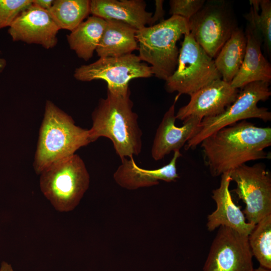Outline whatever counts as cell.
<instances>
[{"label":"cell","mask_w":271,"mask_h":271,"mask_svg":"<svg viewBox=\"0 0 271 271\" xmlns=\"http://www.w3.org/2000/svg\"><path fill=\"white\" fill-rule=\"evenodd\" d=\"M190 33L188 21L172 16L151 26L137 30L139 57L151 65L153 75L166 80L175 71L179 50L177 42Z\"/></svg>","instance_id":"277c9868"},{"label":"cell","mask_w":271,"mask_h":271,"mask_svg":"<svg viewBox=\"0 0 271 271\" xmlns=\"http://www.w3.org/2000/svg\"><path fill=\"white\" fill-rule=\"evenodd\" d=\"M0 271H14V270L11 264L3 261L1 264Z\"/></svg>","instance_id":"f1b7e54d"},{"label":"cell","mask_w":271,"mask_h":271,"mask_svg":"<svg viewBox=\"0 0 271 271\" xmlns=\"http://www.w3.org/2000/svg\"><path fill=\"white\" fill-rule=\"evenodd\" d=\"M130 95L129 89H107L106 97L99 99L91 114L92 124L88 129L92 143L100 137L109 139L120 160L139 156L143 146V132Z\"/></svg>","instance_id":"7a4b0ae2"},{"label":"cell","mask_w":271,"mask_h":271,"mask_svg":"<svg viewBox=\"0 0 271 271\" xmlns=\"http://www.w3.org/2000/svg\"><path fill=\"white\" fill-rule=\"evenodd\" d=\"M246 20L248 22L244 32L246 38L245 56L239 71L230 83L231 86L236 89L255 81L270 83L271 80L270 64L261 50L262 35L253 21Z\"/></svg>","instance_id":"2e32d148"},{"label":"cell","mask_w":271,"mask_h":271,"mask_svg":"<svg viewBox=\"0 0 271 271\" xmlns=\"http://www.w3.org/2000/svg\"><path fill=\"white\" fill-rule=\"evenodd\" d=\"M190 33L213 59L238 28L233 9L225 1H209L189 21Z\"/></svg>","instance_id":"ba28073f"},{"label":"cell","mask_w":271,"mask_h":271,"mask_svg":"<svg viewBox=\"0 0 271 271\" xmlns=\"http://www.w3.org/2000/svg\"><path fill=\"white\" fill-rule=\"evenodd\" d=\"M213 176L229 173L249 161L266 159L271 145V128L242 120L223 127L200 144Z\"/></svg>","instance_id":"6da1fadb"},{"label":"cell","mask_w":271,"mask_h":271,"mask_svg":"<svg viewBox=\"0 0 271 271\" xmlns=\"http://www.w3.org/2000/svg\"><path fill=\"white\" fill-rule=\"evenodd\" d=\"M96 50L101 57H117L132 53L138 50L136 38L137 30L122 22L108 20Z\"/></svg>","instance_id":"d6986e66"},{"label":"cell","mask_w":271,"mask_h":271,"mask_svg":"<svg viewBox=\"0 0 271 271\" xmlns=\"http://www.w3.org/2000/svg\"><path fill=\"white\" fill-rule=\"evenodd\" d=\"M91 143L88 129L76 125L70 115L47 100L33 163L35 172L40 175L52 164Z\"/></svg>","instance_id":"3957f363"},{"label":"cell","mask_w":271,"mask_h":271,"mask_svg":"<svg viewBox=\"0 0 271 271\" xmlns=\"http://www.w3.org/2000/svg\"><path fill=\"white\" fill-rule=\"evenodd\" d=\"M221 79L214 60L189 33L184 35L177 68L165 81L167 92L191 95L214 80Z\"/></svg>","instance_id":"52a82bcc"},{"label":"cell","mask_w":271,"mask_h":271,"mask_svg":"<svg viewBox=\"0 0 271 271\" xmlns=\"http://www.w3.org/2000/svg\"><path fill=\"white\" fill-rule=\"evenodd\" d=\"M205 3V0H171L169 13L172 16L181 17L188 21Z\"/></svg>","instance_id":"484cf974"},{"label":"cell","mask_w":271,"mask_h":271,"mask_svg":"<svg viewBox=\"0 0 271 271\" xmlns=\"http://www.w3.org/2000/svg\"><path fill=\"white\" fill-rule=\"evenodd\" d=\"M59 30L48 11L32 4L16 18L8 33L14 41L38 44L50 49L57 44Z\"/></svg>","instance_id":"7c38bea8"},{"label":"cell","mask_w":271,"mask_h":271,"mask_svg":"<svg viewBox=\"0 0 271 271\" xmlns=\"http://www.w3.org/2000/svg\"><path fill=\"white\" fill-rule=\"evenodd\" d=\"M253 271H271V270L263 268L261 266H259L257 268L254 269Z\"/></svg>","instance_id":"f546056e"},{"label":"cell","mask_w":271,"mask_h":271,"mask_svg":"<svg viewBox=\"0 0 271 271\" xmlns=\"http://www.w3.org/2000/svg\"><path fill=\"white\" fill-rule=\"evenodd\" d=\"M40 188L55 210L68 212L79 205L90 184L83 160L74 154L55 162L40 174Z\"/></svg>","instance_id":"5b68a950"},{"label":"cell","mask_w":271,"mask_h":271,"mask_svg":"<svg viewBox=\"0 0 271 271\" xmlns=\"http://www.w3.org/2000/svg\"><path fill=\"white\" fill-rule=\"evenodd\" d=\"M33 0H0V29L10 27Z\"/></svg>","instance_id":"d4e9b609"},{"label":"cell","mask_w":271,"mask_h":271,"mask_svg":"<svg viewBox=\"0 0 271 271\" xmlns=\"http://www.w3.org/2000/svg\"><path fill=\"white\" fill-rule=\"evenodd\" d=\"M269 84L264 81H255L241 88L234 101L222 113L202 119L196 133L185 144V149H195L215 132L242 120L251 118L265 122L270 120L271 113L268 109L257 106L259 101H264L270 96Z\"/></svg>","instance_id":"8992f818"},{"label":"cell","mask_w":271,"mask_h":271,"mask_svg":"<svg viewBox=\"0 0 271 271\" xmlns=\"http://www.w3.org/2000/svg\"><path fill=\"white\" fill-rule=\"evenodd\" d=\"M89 0H54L48 11L60 30L72 31L90 14Z\"/></svg>","instance_id":"7402d4cb"},{"label":"cell","mask_w":271,"mask_h":271,"mask_svg":"<svg viewBox=\"0 0 271 271\" xmlns=\"http://www.w3.org/2000/svg\"><path fill=\"white\" fill-rule=\"evenodd\" d=\"M5 63L3 61V59H0V71L2 70L3 68L5 66Z\"/></svg>","instance_id":"4dcf8cb0"},{"label":"cell","mask_w":271,"mask_h":271,"mask_svg":"<svg viewBox=\"0 0 271 271\" xmlns=\"http://www.w3.org/2000/svg\"><path fill=\"white\" fill-rule=\"evenodd\" d=\"M250 12L244 16L246 19L253 21L260 31L266 51L271 50V1L270 0L249 1Z\"/></svg>","instance_id":"cb8c5ba5"},{"label":"cell","mask_w":271,"mask_h":271,"mask_svg":"<svg viewBox=\"0 0 271 271\" xmlns=\"http://www.w3.org/2000/svg\"><path fill=\"white\" fill-rule=\"evenodd\" d=\"M229 175L236 184L233 191L245 204L243 213L248 223L255 225L271 214V177L264 165L244 164Z\"/></svg>","instance_id":"9c48e42d"},{"label":"cell","mask_w":271,"mask_h":271,"mask_svg":"<svg viewBox=\"0 0 271 271\" xmlns=\"http://www.w3.org/2000/svg\"><path fill=\"white\" fill-rule=\"evenodd\" d=\"M53 2V0H33L32 4L48 11L52 6Z\"/></svg>","instance_id":"83f0119b"},{"label":"cell","mask_w":271,"mask_h":271,"mask_svg":"<svg viewBox=\"0 0 271 271\" xmlns=\"http://www.w3.org/2000/svg\"><path fill=\"white\" fill-rule=\"evenodd\" d=\"M248 235L224 226L219 227L203 271H253Z\"/></svg>","instance_id":"8fae6325"},{"label":"cell","mask_w":271,"mask_h":271,"mask_svg":"<svg viewBox=\"0 0 271 271\" xmlns=\"http://www.w3.org/2000/svg\"><path fill=\"white\" fill-rule=\"evenodd\" d=\"M246 38L237 28L215 57L214 63L221 79L230 83L239 71L245 54Z\"/></svg>","instance_id":"44dd1931"},{"label":"cell","mask_w":271,"mask_h":271,"mask_svg":"<svg viewBox=\"0 0 271 271\" xmlns=\"http://www.w3.org/2000/svg\"><path fill=\"white\" fill-rule=\"evenodd\" d=\"M252 254L260 266L271 270V214L262 218L248 236Z\"/></svg>","instance_id":"603a6c76"},{"label":"cell","mask_w":271,"mask_h":271,"mask_svg":"<svg viewBox=\"0 0 271 271\" xmlns=\"http://www.w3.org/2000/svg\"><path fill=\"white\" fill-rule=\"evenodd\" d=\"M181 155L180 151L174 152L168 164L154 170L139 167L133 157L123 158L113 174V179L119 186L129 190L157 185L159 180L167 182L175 181L179 177L176 165L178 159Z\"/></svg>","instance_id":"9a60e30c"},{"label":"cell","mask_w":271,"mask_h":271,"mask_svg":"<svg viewBox=\"0 0 271 271\" xmlns=\"http://www.w3.org/2000/svg\"><path fill=\"white\" fill-rule=\"evenodd\" d=\"M220 176L219 186L212 191V198L216 203V208L207 217V229L211 231L224 226L248 236L255 225L246 221L240 207L232 199L229 191L231 182L229 173Z\"/></svg>","instance_id":"e0dca14e"},{"label":"cell","mask_w":271,"mask_h":271,"mask_svg":"<svg viewBox=\"0 0 271 271\" xmlns=\"http://www.w3.org/2000/svg\"><path fill=\"white\" fill-rule=\"evenodd\" d=\"M178 98L177 95L157 129L151 148V156L155 161L163 159L172 152L180 151L196 133L202 120L199 117L190 116L183 121L182 126H177L175 104Z\"/></svg>","instance_id":"5bb4252c"},{"label":"cell","mask_w":271,"mask_h":271,"mask_svg":"<svg viewBox=\"0 0 271 271\" xmlns=\"http://www.w3.org/2000/svg\"><path fill=\"white\" fill-rule=\"evenodd\" d=\"M106 23L105 20L92 16L67 35L70 48L75 52L79 58L87 61L92 57L100 41Z\"/></svg>","instance_id":"ffe728a7"},{"label":"cell","mask_w":271,"mask_h":271,"mask_svg":"<svg viewBox=\"0 0 271 271\" xmlns=\"http://www.w3.org/2000/svg\"><path fill=\"white\" fill-rule=\"evenodd\" d=\"M75 79L83 82L101 79L107 83V89L123 91L129 88V82L135 78L153 76L151 66L138 55L131 53L120 56L99 58L96 61L76 68Z\"/></svg>","instance_id":"30bf717a"},{"label":"cell","mask_w":271,"mask_h":271,"mask_svg":"<svg viewBox=\"0 0 271 271\" xmlns=\"http://www.w3.org/2000/svg\"><path fill=\"white\" fill-rule=\"evenodd\" d=\"M164 1L156 0L155 1L156 10L154 14L152 16V26L158 21L160 22L164 20L163 18L165 15V11L163 8Z\"/></svg>","instance_id":"4316f807"},{"label":"cell","mask_w":271,"mask_h":271,"mask_svg":"<svg viewBox=\"0 0 271 271\" xmlns=\"http://www.w3.org/2000/svg\"><path fill=\"white\" fill-rule=\"evenodd\" d=\"M238 89L222 79L213 81L190 95V100L176 114L177 119L184 121L190 116L202 119L222 113L236 99Z\"/></svg>","instance_id":"4fadbf2b"},{"label":"cell","mask_w":271,"mask_h":271,"mask_svg":"<svg viewBox=\"0 0 271 271\" xmlns=\"http://www.w3.org/2000/svg\"><path fill=\"white\" fill-rule=\"evenodd\" d=\"M146 8L143 0H91L90 14L105 20L122 22L138 30L152 26L153 13Z\"/></svg>","instance_id":"ac0fdd59"}]
</instances>
